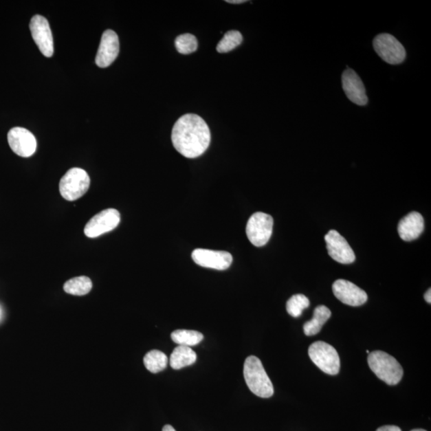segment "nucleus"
Returning a JSON list of instances; mask_svg holds the SVG:
<instances>
[{
  "mask_svg": "<svg viewBox=\"0 0 431 431\" xmlns=\"http://www.w3.org/2000/svg\"><path fill=\"white\" fill-rule=\"evenodd\" d=\"M310 305V301L308 297L303 294H296L292 296L291 298L287 300L286 309L287 313L291 316L297 318L302 315V312L306 309H308Z\"/></svg>",
  "mask_w": 431,
  "mask_h": 431,
  "instance_id": "23",
  "label": "nucleus"
},
{
  "mask_svg": "<svg viewBox=\"0 0 431 431\" xmlns=\"http://www.w3.org/2000/svg\"><path fill=\"white\" fill-rule=\"evenodd\" d=\"M333 291L336 298L346 305L358 307L368 301V297L366 291L349 280H335Z\"/></svg>",
  "mask_w": 431,
  "mask_h": 431,
  "instance_id": "14",
  "label": "nucleus"
},
{
  "mask_svg": "<svg viewBox=\"0 0 431 431\" xmlns=\"http://www.w3.org/2000/svg\"><path fill=\"white\" fill-rule=\"evenodd\" d=\"M331 316V312L326 306L320 305L316 307L314 311L313 318L307 322L304 325L305 334L308 336L318 334L326 322L329 320Z\"/></svg>",
  "mask_w": 431,
  "mask_h": 431,
  "instance_id": "18",
  "label": "nucleus"
},
{
  "mask_svg": "<svg viewBox=\"0 0 431 431\" xmlns=\"http://www.w3.org/2000/svg\"><path fill=\"white\" fill-rule=\"evenodd\" d=\"M30 30L34 43L41 49L44 56L52 57L54 54V41L52 32L47 19L36 14L30 23Z\"/></svg>",
  "mask_w": 431,
  "mask_h": 431,
  "instance_id": "9",
  "label": "nucleus"
},
{
  "mask_svg": "<svg viewBox=\"0 0 431 431\" xmlns=\"http://www.w3.org/2000/svg\"><path fill=\"white\" fill-rule=\"evenodd\" d=\"M162 431H176L175 428L172 427L170 425H166L164 428H163Z\"/></svg>",
  "mask_w": 431,
  "mask_h": 431,
  "instance_id": "28",
  "label": "nucleus"
},
{
  "mask_svg": "<svg viewBox=\"0 0 431 431\" xmlns=\"http://www.w3.org/2000/svg\"><path fill=\"white\" fill-rule=\"evenodd\" d=\"M376 431H402L397 426H384Z\"/></svg>",
  "mask_w": 431,
  "mask_h": 431,
  "instance_id": "25",
  "label": "nucleus"
},
{
  "mask_svg": "<svg viewBox=\"0 0 431 431\" xmlns=\"http://www.w3.org/2000/svg\"><path fill=\"white\" fill-rule=\"evenodd\" d=\"M173 146L187 158L200 157L209 148L211 133L202 118L187 113L178 120L172 131Z\"/></svg>",
  "mask_w": 431,
  "mask_h": 431,
  "instance_id": "1",
  "label": "nucleus"
},
{
  "mask_svg": "<svg viewBox=\"0 0 431 431\" xmlns=\"http://www.w3.org/2000/svg\"><path fill=\"white\" fill-rule=\"evenodd\" d=\"M274 218L265 212H256L247 223L246 234L256 247H262L270 240L274 230Z\"/></svg>",
  "mask_w": 431,
  "mask_h": 431,
  "instance_id": "6",
  "label": "nucleus"
},
{
  "mask_svg": "<svg viewBox=\"0 0 431 431\" xmlns=\"http://www.w3.org/2000/svg\"><path fill=\"white\" fill-rule=\"evenodd\" d=\"M411 431H427V430H423V429H415V430H412Z\"/></svg>",
  "mask_w": 431,
  "mask_h": 431,
  "instance_id": "29",
  "label": "nucleus"
},
{
  "mask_svg": "<svg viewBox=\"0 0 431 431\" xmlns=\"http://www.w3.org/2000/svg\"><path fill=\"white\" fill-rule=\"evenodd\" d=\"M143 362L148 371L156 374L166 368L168 357L161 351L152 350L145 355Z\"/></svg>",
  "mask_w": 431,
  "mask_h": 431,
  "instance_id": "20",
  "label": "nucleus"
},
{
  "mask_svg": "<svg viewBox=\"0 0 431 431\" xmlns=\"http://www.w3.org/2000/svg\"><path fill=\"white\" fill-rule=\"evenodd\" d=\"M424 230V220L417 212H412L399 223L398 232L400 239L404 241L418 239Z\"/></svg>",
  "mask_w": 431,
  "mask_h": 431,
  "instance_id": "16",
  "label": "nucleus"
},
{
  "mask_svg": "<svg viewBox=\"0 0 431 431\" xmlns=\"http://www.w3.org/2000/svg\"><path fill=\"white\" fill-rule=\"evenodd\" d=\"M192 258L198 265L221 271L229 269L232 262L230 252L204 249L193 251Z\"/></svg>",
  "mask_w": 431,
  "mask_h": 431,
  "instance_id": "12",
  "label": "nucleus"
},
{
  "mask_svg": "<svg viewBox=\"0 0 431 431\" xmlns=\"http://www.w3.org/2000/svg\"><path fill=\"white\" fill-rule=\"evenodd\" d=\"M177 51L182 54L195 52L198 47L197 38L192 34H184L177 36L175 41Z\"/></svg>",
  "mask_w": 431,
  "mask_h": 431,
  "instance_id": "24",
  "label": "nucleus"
},
{
  "mask_svg": "<svg viewBox=\"0 0 431 431\" xmlns=\"http://www.w3.org/2000/svg\"><path fill=\"white\" fill-rule=\"evenodd\" d=\"M244 377L250 390L261 398H270L274 394V388L267 375L261 361L254 355L245 360Z\"/></svg>",
  "mask_w": 431,
  "mask_h": 431,
  "instance_id": "2",
  "label": "nucleus"
},
{
  "mask_svg": "<svg viewBox=\"0 0 431 431\" xmlns=\"http://www.w3.org/2000/svg\"><path fill=\"white\" fill-rule=\"evenodd\" d=\"M368 364L371 371L386 384H398L403 378L404 369L399 362L382 351L369 353Z\"/></svg>",
  "mask_w": 431,
  "mask_h": 431,
  "instance_id": "3",
  "label": "nucleus"
},
{
  "mask_svg": "<svg viewBox=\"0 0 431 431\" xmlns=\"http://www.w3.org/2000/svg\"><path fill=\"white\" fill-rule=\"evenodd\" d=\"M197 361V354L190 346L178 345L170 355L171 368L180 370L186 366L192 365Z\"/></svg>",
  "mask_w": 431,
  "mask_h": 431,
  "instance_id": "17",
  "label": "nucleus"
},
{
  "mask_svg": "<svg viewBox=\"0 0 431 431\" xmlns=\"http://www.w3.org/2000/svg\"><path fill=\"white\" fill-rule=\"evenodd\" d=\"M373 47L378 56L391 65L404 63L407 54L402 44L390 34H380L376 36Z\"/></svg>",
  "mask_w": 431,
  "mask_h": 431,
  "instance_id": "7",
  "label": "nucleus"
},
{
  "mask_svg": "<svg viewBox=\"0 0 431 431\" xmlns=\"http://www.w3.org/2000/svg\"><path fill=\"white\" fill-rule=\"evenodd\" d=\"M92 281L89 277L82 276L74 277L64 284L63 289L68 294L74 296H85L92 289Z\"/></svg>",
  "mask_w": 431,
  "mask_h": 431,
  "instance_id": "19",
  "label": "nucleus"
},
{
  "mask_svg": "<svg viewBox=\"0 0 431 431\" xmlns=\"http://www.w3.org/2000/svg\"><path fill=\"white\" fill-rule=\"evenodd\" d=\"M309 357L324 373L335 375L340 373V360L334 346L317 341L309 346Z\"/></svg>",
  "mask_w": 431,
  "mask_h": 431,
  "instance_id": "5",
  "label": "nucleus"
},
{
  "mask_svg": "<svg viewBox=\"0 0 431 431\" xmlns=\"http://www.w3.org/2000/svg\"><path fill=\"white\" fill-rule=\"evenodd\" d=\"M120 38L112 30L104 32L96 58V65L101 68L111 66L120 54Z\"/></svg>",
  "mask_w": 431,
  "mask_h": 431,
  "instance_id": "13",
  "label": "nucleus"
},
{
  "mask_svg": "<svg viewBox=\"0 0 431 431\" xmlns=\"http://www.w3.org/2000/svg\"><path fill=\"white\" fill-rule=\"evenodd\" d=\"M227 3H232V4H239L245 3V0H227Z\"/></svg>",
  "mask_w": 431,
  "mask_h": 431,
  "instance_id": "27",
  "label": "nucleus"
},
{
  "mask_svg": "<svg viewBox=\"0 0 431 431\" xmlns=\"http://www.w3.org/2000/svg\"><path fill=\"white\" fill-rule=\"evenodd\" d=\"M342 84L345 95L351 102L358 106L368 104V98L366 96L365 87L358 74L348 67L342 76Z\"/></svg>",
  "mask_w": 431,
  "mask_h": 431,
  "instance_id": "15",
  "label": "nucleus"
},
{
  "mask_svg": "<svg viewBox=\"0 0 431 431\" xmlns=\"http://www.w3.org/2000/svg\"><path fill=\"white\" fill-rule=\"evenodd\" d=\"M424 298L426 300V301L428 302V303L430 304L431 303V290L430 289L426 292L425 295H424Z\"/></svg>",
  "mask_w": 431,
  "mask_h": 431,
  "instance_id": "26",
  "label": "nucleus"
},
{
  "mask_svg": "<svg viewBox=\"0 0 431 431\" xmlns=\"http://www.w3.org/2000/svg\"><path fill=\"white\" fill-rule=\"evenodd\" d=\"M171 338L177 344L190 348L200 344L204 339V335L197 331L176 330L171 334Z\"/></svg>",
  "mask_w": 431,
  "mask_h": 431,
  "instance_id": "21",
  "label": "nucleus"
},
{
  "mask_svg": "<svg viewBox=\"0 0 431 431\" xmlns=\"http://www.w3.org/2000/svg\"><path fill=\"white\" fill-rule=\"evenodd\" d=\"M325 242L329 254L340 264L349 265L355 261V252L349 242L338 232L331 230L326 234Z\"/></svg>",
  "mask_w": 431,
  "mask_h": 431,
  "instance_id": "10",
  "label": "nucleus"
},
{
  "mask_svg": "<svg viewBox=\"0 0 431 431\" xmlns=\"http://www.w3.org/2000/svg\"><path fill=\"white\" fill-rule=\"evenodd\" d=\"M366 353L369 354L370 351L368 350H366Z\"/></svg>",
  "mask_w": 431,
  "mask_h": 431,
  "instance_id": "30",
  "label": "nucleus"
},
{
  "mask_svg": "<svg viewBox=\"0 0 431 431\" xmlns=\"http://www.w3.org/2000/svg\"><path fill=\"white\" fill-rule=\"evenodd\" d=\"M8 140L12 151L19 156L29 157L36 151V138L27 129L23 127L12 128L8 132Z\"/></svg>",
  "mask_w": 431,
  "mask_h": 431,
  "instance_id": "11",
  "label": "nucleus"
},
{
  "mask_svg": "<svg viewBox=\"0 0 431 431\" xmlns=\"http://www.w3.org/2000/svg\"><path fill=\"white\" fill-rule=\"evenodd\" d=\"M243 42V36L240 32L229 31L225 34L224 37L217 44V51L219 53H227L232 51L241 45Z\"/></svg>",
  "mask_w": 431,
  "mask_h": 431,
  "instance_id": "22",
  "label": "nucleus"
},
{
  "mask_svg": "<svg viewBox=\"0 0 431 431\" xmlns=\"http://www.w3.org/2000/svg\"><path fill=\"white\" fill-rule=\"evenodd\" d=\"M121 216L115 209H107L93 217L84 229V234L89 239H96L116 229L120 225Z\"/></svg>",
  "mask_w": 431,
  "mask_h": 431,
  "instance_id": "8",
  "label": "nucleus"
},
{
  "mask_svg": "<svg viewBox=\"0 0 431 431\" xmlns=\"http://www.w3.org/2000/svg\"><path fill=\"white\" fill-rule=\"evenodd\" d=\"M88 173L80 168H72L59 182V192L64 199L74 201L82 197L90 188Z\"/></svg>",
  "mask_w": 431,
  "mask_h": 431,
  "instance_id": "4",
  "label": "nucleus"
}]
</instances>
